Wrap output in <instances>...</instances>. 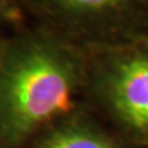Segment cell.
<instances>
[{"mask_svg":"<svg viewBox=\"0 0 148 148\" xmlns=\"http://www.w3.org/2000/svg\"><path fill=\"white\" fill-rule=\"evenodd\" d=\"M138 0H49L64 15L77 19H106L121 14Z\"/></svg>","mask_w":148,"mask_h":148,"instance_id":"obj_4","label":"cell"},{"mask_svg":"<svg viewBox=\"0 0 148 148\" xmlns=\"http://www.w3.org/2000/svg\"><path fill=\"white\" fill-rule=\"evenodd\" d=\"M7 45H8V44H4V42L0 41V70H1L3 60H4V55H5V51H7Z\"/></svg>","mask_w":148,"mask_h":148,"instance_id":"obj_6","label":"cell"},{"mask_svg":"<svg viewBox=\"0 0 148 148\" xmlns=\"http://www.w3.org/2000/svg\"><path fill=\"white\" fill-rule=\"evenodd\" d=\"M38 148H115V144L92 125L74 122L53 130Z\"/></svg>","mask_w":148,"mask_h":148,"instance_id":"obj_3","label":"cell"},{"mask_svg":"<svg viewBox=\"0 0 148 148\" xmlns=\"http://www.w3.org/2000/svg\"><path fill=\"white\" fill-rule=\"evenodd\" d=\"M107 97L126 127L148 138V53L116 58L106 74Z\"/></svg>","mask_w":148,"mask_h":148,"instance_id":"obj_2","label":"cell"},{"mask_svg":"<svg viewBox=\"0 0 148 148\" xmlns=\"http://www.w3.org/2000/svg\"><path fill=\"white\" fill-rule=\"evenodd\" d=\"M0 19L12 22L21 19V10L15 0H0Z\"/></svg>","mask_w":148,"mask_h":148,"instance_id":"obj_5","label":"cell"},{"mask_svg":"<svg viewBox=\"0 0 148 148\" xmlns=\"http://www.w3.org/2000/svg\"><path fill=\"white\" fill-rule=\"evenodd\" d=\"M77 67L69 53L41 38L7 45L0 70V140L16 147L73 104Z\"/></svg>","mask_w":148,"mask_h":148,"instance_id":"obj_1","label":"cell"}]
</instances>
